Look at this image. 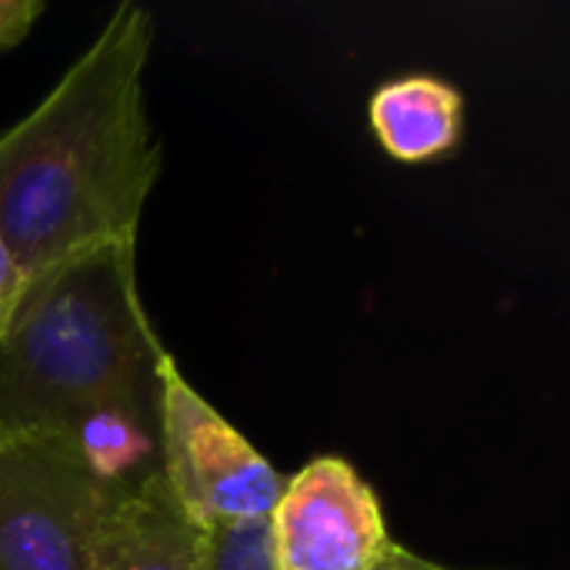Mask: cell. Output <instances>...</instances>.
<instances>
[{
  "mask_svg": "<svg viewBox=\"0 0 570 570\" xmlns=\"http://www.w3.org/2000/svg\"><path fill=\"white\" fill-rule=\"evenodd\" d=\"M154 13L120 3L53 90L0 134V237L23 284L137 244L164 167L147 114Z\"/></svg>",
  "mask_w": 570,
  "mask_h": 570,
  "instance_id": "1",
  "label": "cell"
},
{
  "mask_svg": "<svg viewBox=\"0 0 570 570\" xmlns=\"http://www.w3.org/2000/svg\"><path fill=\"white\" fill-rule=\"evenodd\" d=\"M167 354L144 307L137 244L70 261L23 284L0 337V434H73L107 414L157 424Z\"/></svg>",
  "mask_w": 570,
  "mask_h": 570,
  "instance_id": "2",
  "label": "cell"
},
{
  "mask_svg": "<svg viewBox=\"0 0 570 570\" xmlns=\"http://www.w3.org/2000/svg\"><path fill=\"white\" fill-rule=\"evenodd\" d=\"M127 488L63 431H3L0 570H87L97 528Z\"/></svg>",
  "mask_w": 570,
  "mask_h": 570,
  "instance_id": "3",
  "label": "cell"
},
{
  "mask_svg": "<svg viewBox=\"0 0 570 570\" xmlns=\"http://www.w3.org/2000/svg\"><path fill=\"white\" fill-rule=\"evenodd\" d=\"M157 464L180 508L214 534L264 521L284 488V474L180 374L174 354L160 361Z\"/></svg>",
  "mask_w": 570,
  "mask_h": 570,
  "instance_id": "4",
  "label": "cell"
},
{
  "mask_svg": "<svg viewBox=\"0 0 570 570\" xmlns=\"http://www.w3.org/2000/svg\"><path fill=\"white\" fill-rule=\"evenodd\" d=\"M394 548L374 488L334 454L284 478L267 514L271 570H381Z\"/></svg>",
  "mask_w": 570,
  "mask_h": 570,
  "instance_id": "5",
  "label": "cell"
},
{
  "mask_svg": "<svg viewBox=\"0 0 570 570\" xmlns=\"http://www.w3.org/2000/svg\"><path fill=\"white\" fill-rule=\"evenodd\" d=\"M214 558L217 534L180 508L157 468L110 504L87 570H214Z\"/></svg>",
  "mask_w": 570,
  "mask_h": 570,
  "instance_id": "6",
  "label": "cell"
},
{
  "mask_svg": "<svg viewBox=\"0 0 570 570\" xmlns=\"http://www.w3.org/2000/svg\"><path fill=\"white\" fill-rule=\"evenodd\" d=\"M371 130L397 164H431L464 137V94L434 73H404L381 83L367 107Z\"/></svg>",
  "mask_w": 570,
  "mask_h": 570,
  "instance_id": "7",
  "label": "cell"
},
{
  "mask_svg": "<svg viewBox=\"0 0 570 570\" xmlns=\"http://www.w3.org/2000/svg\"><path fill=\"white\" fill-rule=\"evenodd\" d=\"M214 570H271L267 551V518L217 531Z\"/></svg>",
  "mask_w": 570,
  "mask_h": 570,
  "instance_id": "8",
  "label": "cell"
},
{
  "mask_svg": "<svg viewBox=\"0 0 570 570\" xmlns=\"http://www.w3.org/2000/svg\"><path fill=\"white\" fill-rule=\"evenodd\" d=\"M43 3L40 0H0V53L13 50L40 20Z\"/></svg>",
  "mask_w": 570,
  "mask_h": 570,
  "instance_id": "9",
  "label": "cell"
},
{
  "mask_svg": "<svg viewBox=\"0 0 570 570\" xmlns=\"http://www.w3.org/2000/svg\"><path fill=\"white\" fill-rule=\"evenodd\" d=\"M20 294H23L20 267H17V261L10 257V250H7V244H3V237H0V337H3V331L10 327L13 314H17Z\"/></svg>",
  "mask_w": 570,
  "mask_h": 570,
  "instance_id": "10",
  "label": "cell"
},
{
  "mask_svg": "<svg viewBox=\"0 0 570 570\" xmlns=\"http://www.w3.org/2000/svg\"><path fill=\"white\" fill-rule=\"evenodd\" d=\"M391 568L394 570H454V568L438 564V561H431V558H421V554H414V551H407V548H401V544L394 548Z\"/></svg>",
  "mask_w": 570,
  "mask_h": 570,
  "instance_id": "11",
  "label": "cell"
},
{
  "mask_svg": "<svg viewBox=\"0 0 570 570\" xmlns=\"http://www.w3.org/2000/svg\"><path fill=\"white\" fill-rule=\"evenodd\" d=\"M391 558H394V554H391ZM381 570H394V568H391V561H387V564H384V568H381Z\"/></svg>",
  "mask_w": 570,
  "mask_h": 570,
  "instance_id": "12",
  "label": "cell"
}]
</instances>
